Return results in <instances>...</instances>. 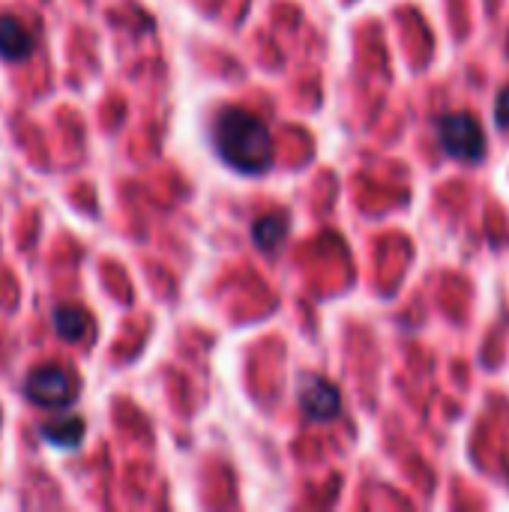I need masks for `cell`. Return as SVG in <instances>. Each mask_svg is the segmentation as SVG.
Returning <instances> with one entry per match:
<instances>
[{
  "instance_id": "6da1fadb",
  "label": "cell",
  "mask_w": 509,
  "mask_h": 512,
  "mask_svg": "<svg viewBox=\"0 0 509 512\" xmlns=\"http://www.w3.org/2000/svg\"><path fill=\"white\" fill-rule=\"evenodd\" d=\"M219 159L240 174H264L273 165V135L267 123L246 108H222L213 123Z\"/></svg>"
},
{
  "instance_id": "7a4b0ae2",
  "label": "cell",
  "mask_w": 509,
  "mask_h": 512,
  "mask_svg": "<svg viewBox=\"0 0 509 512\" xmlns=\"http://www.w3.org/2000/svg\"><path fill=\"white\" fill-rule=\"evenodd\" d=\"M438 132V144L447 156L459 159V162H480L486 153V135L483 126L477 123L474 114L468 111H453L438 117L435 123Z\"/></svg>"
},
{
  "instance_id": "3957f363",
  "label": "cell",
  "mask_w": 509,
  "mask_h": 512,
  "mask_svg": "<svg viewBox=\"0 0 509 512\" xmlns=\"http://www.w3.org/2000/svg\"><path fill=\"white\" fill-rule=\"evenodd\" d=\"M75 378L60 369V366H42V369H33L24 381V396L39 405V408H48V411H60V408H69L75 402Z\"/></svg>"
},
{
  "instance_id": "277c9868",
  "label": "cell",
  "mask_w": 509,
  "mask_h": 512,
  "mask_svg": "<svg viewBox=\"0 0 509 512\" xmlns=\"http://www.w3.org/2000/svg\"><path fill=\"white\" fill-rule=\"evenodd\" d=\"M297 402H300V411L309 420H315V423H330L342 411V393H339V387L330 384L321 375H309V378L300 381Z\"/></svg>"
},
{
  "instance_id": "5b68a950",
  "label": "cell",
  "mask_w": 509,
  "mask_h": 512,
  "mask_svg": "<svg viewBox=\"0 0 509 512\" xmlns=\"http://www.w3.org/2000/svg\"><path fill=\"white\" fill-rule=\"evenodd\" d=\"M30 51H33V39L27 27L18 18L0 12V60L18 63V60H27Z\"/></svg>"
},
{
  "instance_id": "8992f818",
  "label": "cell",
  "mask_w": 509,
  "mask_h": 512,
  "mask_svg": "<svg viewBox=\"0 0 509 512\" xmlns=\"http://www.w3.org/2000/svg\"><path fill=\"white\" fill-rule=\"evenodd\" d=\"M285 234H288V219H285V213H264V216H258L255 225H252L255 246L264 249V252H276V249L282 246Z\"/></svg>"
},
{
  "instance_id": "52a82bcc",
  "label": "cell",
  "mask_w": 509,
  "mask_h": 512,
  "mask_svg": "<svg viewBox=\"0 0 509 512\" xmlns=\"http://www.w3.org/2000/svg\"><path fill=\"white\" fill-rule=\"evenodd\" d=\"M51 321H54V333L63 342H81L87 333V315L78 306H57L51 312Z\"/></svg>"
},
{
  "instance_id": "ba28073f",
  "label": "cell",
  "mask_w": 509,
  "mask_h": 512,
  "mask_svg": "<svg viewBox=\"0 0 509 512\" xmlns=\"http://www.w3.org/2000/svg\"><path fill=\"white\" fill-rule=\"evenodd\" d=\"M81 435H84V423H81V420H57V423H45V426H42V438H45L48 444L66 447V450L78 447Z\"/></svg>"
},
{
  "instance_id": "9c48e42d",
  "label": "cell",
  "mask_w": 509,
  "mask_h": 512,
  "mask_svg": "<svg viewBox=\"0 0 509 512\" xmlns=\"http://www.w3.org/2000/svg\"><path fill=\"white\" fill-rule=\"evenodd\" d=\"M495 123L501 129H509V87H504L495 99Z\"/></svg>"
}]
</instances>
